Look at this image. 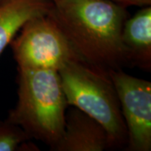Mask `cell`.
<instances>
[{
    "instance_id": "9c48e42d",
    "label": "cell",
    "mask_w": 151,
    "mask_h": 151,
    "mask_svg": "<svg viewBox=\"0 0 151 151\" xmlns=\"http://www.w3.org/2000/svg\"><path fill=\"white\" fill-rule=\"evenodd\" d=\"M30 139L27 134L8 119L0 120V151H16L19 145Z\"/></svg>"
},
{
    "instance_id": "277c9868",
    "label": "cell",
    "mask_w": 151,
    "mask_h": 151,
    "mask_svg": "<svg viewBox=\"0 0 151 151\" xmlns=\"http://www.w3.org/2000/svg\"><path fill=\"white\" fill-rule=\"evenodd\" d=\"M9 45L18 69L59 70L69 61L81 60L49 13L26 22Z\"/></svg>"
},
{
    "instance_id": "3957f363",
    "label": "cell",
    "mask_w": 151,
    "mask_h": 151,
    "mask_svg": "<svg viewBox=\"0 0 151 151\" xmlns=\"http://www.w3.org/2000/svg\"><path fill=\"white\" fill-rule=\"evenodd\" d=\"M68 106L78 108L103 125L111 150H125L127 129L118 94L108 74L76 60L59 70Z\"/></svg>"
},
{
    "instance_id": "7c38bea8",
    "label": "cell",
    "mask_w": 151,
    "mask_h": 151,
    "mask_svg": "<svg viewBox=\"0 0 151 151\" xmlns=\"http://www.w3.org/2000/svg\"><path fill=\"white\" fill-rule=\"evenodd\" d=\"M52 1H53V0H52Z\"/></svg>"
},
{
    "instance_id": "ba28073f",
    "label": "cell",
    "mask_w": 151,
    "mask_h": 151,
    "mask_svg": "<svg viewBox=\"0 0 151 151\" xmlns=\"http://www.w3.org/2000/svg\"><path fill=\"white\" fill-rule=\"evenodd\" d=\"M52 0H2L0 2V55L33 18L47 14Z\"/></svg>"
},
{
    "instance_id": "5b68a950",
    "label": "cell",
    "mask_w": 151,
    "mask_h": 151,
    "mask_svg": "<svg viewBox=\"0 0 151 151\" xmlns=\"http://www.w3.org/2000/svg\"><path fill=\"white\" fill-rule=\"evenodd\" d=\"M108 76L118 94L127 129L125 150H151V82L111 70Z\"/></svg>"
},
{
    "instance_id": "8fae6325",
    "label": "cell",
    "mask_w": 151,
    "mask_h": 151,
    "mask_svg": "<svg viewBox=\"0 0 151 151\" xmlns=\"http://www.w3.org/2000/svg\"><path fill=\"white\" fill-rule=\"evenodd\" d=\"M1 1H2V0H0V2H1Z\"/></svg>"
},
{
    "instance_id": "52a82bcc",
    "label": "cell",
    "mask_w": 151,
    "mask_h": 151,
    "mask_svg": "<svg viewBox=\"0 0 151 151\" xmlns=\"http://www.w3.org/2000/svg\"><path fill=\"white\" fill-rule=\"evenodd\" d=\"M121 41L129 67L151 70V5L144 6L124 22Z\"/></svg>"
},
{
    "instance_id": "30bf717a",
    "label": "cell",
    "mask_w": 151,
    "mask_h": 151,
    "mask_svg": "<svg viewBox=\"0 0 151 151\" xmlns=\"http://www.w3.org/2000/svg\"><path fill=\"white\" fill-rule=\"evenodd\" d=\"M117 4L124 6L125 8L129 6H139V7H144V6L151 5V0H109Z\"/></svg>"
},
{
    "instance_id": "6da1fadb",
    "label": "cell",
    "mask_w": 151,
    "mask_h": 151,
    "mask_svg": "<svg viewBox=\"0 0 151 151\" xmlns=\"http://www.w3.org/2000/svg\"><path fill=\"white\" fill-rule=\"evenodd\" d=\"M82 62L104 74L123 69L127 8L109 0H53L49 12Z\"/></svg>"
},
{
    "instance_id": "7a4b0ae2",
    "label": "cell",
    "mask_w": 151,
    "mask_h": 151,
    "mask_svg": "<svg viewBox=\"0 0 151 151\" xmlns=\"http://www.w3.org/2000/svg\"><path fill=\"white\" fill-rule=\"evenodd\" d=\"M18 103L7 119L50 148L63 133L69 107L59 71L18 69Z\"/></svg>"
},
{
    "instance_id": "8992f818",
    "label": "cell",
    "mask_w": 151,
    "mask_h": 151,
    "mask_svg": "<svg viewBox=\"0 0 151 151\" xmlns=\"http://www.w3.org/2000/svg\"><path fill=\"white\" fill-rule=\"evenodd\" d=\"M108 135L102 124L78 108L69 106L63 133L51 151L109 150Z\"/></svg>"
}]
</instances>
